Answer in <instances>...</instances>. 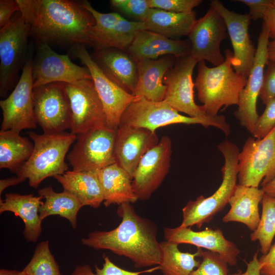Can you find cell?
Instances as JSON below:
<instances>
[{"label":"cell","instance_id":"6da1fadb","mask_svg":"<svg viewBox=\"0 0 275 275\" xmlns=\"http://www.w3.org/2000/svg\"><path fill=\"white\" fill-rule=\"evenodd\" d=\"M36 41L90 46L93 15L80 1L16 0Z\"/></svg>","mask_w":275,"mask_h":275},{"label":"cell","instance_id":"7a4b0ae2","mask_svg":"<svg viewBox=\"0 0 275 275\" xmlns=\"http://www.w3.org/2000/svg\"><path fill=\"white\" fill-rule=\"evenodd\" d=\"M117 213L122 218L117 227L108 231L91 232L81 239V243L127 257L137 268L159 265L161 253L155 224L138 214L129 203L120 205Z\"/></svg>","mask_w":275,"mask_h":275},{"label":"cell","instance_id":"3957f363","mask_svg":"<svg viewBox=\"0 0 275 275\" xmlns=\"http://www.w3.org/2000/svg\"><path fill=\"white\" fill-rule=\"evenodd\" d=\"M225 60L219 65L208 67L205 61L198 63V74L195 87L199 100L203 104L209 116H216L219 109L237 105L240 93L247 79L237 73L232 67L233 52L225 50Z\"/></svg>","mask_w":275,"mask_h":275},{"label":"cell","instance_id":"277c9868","mask_svg":"<svg viewBox=\"0 0 275 275\" xmlns=\"http://www.w3.org/2000/svg\"><path fill=\"white\" fill-rule=\"evenodd\" d=\"M28 134L33 141V151L16 174L25 180L28 179L29 185L36 188L46 178L68 171L65 158L76 140V135L66 132L40 134L30 131Z\"/></svg>","mask_w":275,"mask_h":275},{"label":"cell","instance_id":"5b68a950","mask_svg":"<svg viewBox=\"0 0 275 275\" xmlns=\"http://www.w3.org/2000/svg\"><path fill=\"white\" fill-rule=\"evenodd\" d=\"M224 158L222 168L223 180L221 185L211 196L205 198L201 195L195 201H189L182 208L181 227L196 225L199 229L209 223L222 211L233 194L237 186L239 149L236 144L229 140L217 145Z\"/></svg>","mask_w":275,"mask_h":275},{"label":"cell","instance_id":"8992f818","mask_svg":"<svg viewBox=\"0 0 275 275\" xmlns=\"http://www.w3.org/2000/svg\"><path fill=\"white\" fill-rule=\"evenodd\" d=\"M175 124H201L221 130L226 136L230 133V126L223 115L194 118L180 114L164 101L155 102L136 97L124 112L119 125L143 128L152 132L160 127Z\"/></svg>","mask_w":275,"mask_h":275},{"label":"cell","instance_id":"52a82bcc","mask_svg":"<svg viewBox=\"0 0 275 275\" xmlns=\"http://www.w3.org/2000/svg\"><path fill=\"white\" fill-rule=\"evenodd\" d=\"M30 36V24L20 12L0 29L1 97H5L12 89L24 64Z\"/></svg>","mask_w":275,"mask_h":275},{"label":"cell","instance_id":"ba28073f","mask_svg":"<svg viewBox=\"0 0 275 275\" xmlns=\"http://www.w3.org/2000/svg\"><path fill=\"white\" fill-rule=\"evenodd\" d=\"M238 184L258 187L275 178V127L264 138L245 141L238 155Z\"/></svg>","mask_w":275,"mask_h":275},{"label":"cell","instance_id":"9c48e42d","mask_svg":"<svg viewBox=\"0 0 275 275\" xmlns=\"http://www.w3.org/2000/svg\"><path fill=\"white\" fill-rule=\"evenodd\" d=\"M71 53L89 69L103 107L106 127L117 130L124 112L136 97L109 78L93 60L85 46L74 45Z\"/></svg>","mask_w":275,"mask_h":275},{"label":"cell","instance_id":"30bf717a","mask_svg":"<svg viewBox=\"0 0 275 275\" xmlns=\"http://www.w3.org/2000/svg\"><path fill=\"white\" fill-rule=\"evenodd\" d=\"M117 130L104 127L77 135L76 143L67 155L72 170L98 172L115 163Z\"/></svg>","mask_w":275,"mask_h":275},{"label":"cell","instance_id":"8fae6325","mask_svg":"<svg viewBox=\"0 0 275 275\" xmlns=\"http://www.w3.org/2000/svg\"><path fill=\"white\" fill-rule=\"evenodd\" d=\"M33 56L29 51L21 76L11 93L1 100L3 120L1 130L20 132L37 127L33 99Z\"/></svg>","mask_w":275,"mask_h":275},{"label":"cell","instance_id":"7c38bea8","mask_svg":"<svg viewBox=\"0 0 275 275\" xmlns=\"http://www.w3.org/2000/svg\"><path fill=\"white\" fill-rule=\"evenodd\" d=\"M33 99L36 121L44 133H60L70 129L71 109L64 83L33 88Z\"/></svg>","mask_w":275,"mask_h":275},{"label":"cell","instance_id":"4fadbf2b","mask_svg":"<svg viewBox=\"0 0 275 275\" xmlns=\"http://www.w3.org/2000/svg\"><path fill=\"white\" fill-rule=\"evenodd\" d=\"M80 3L95 20L90 34V46L94 50L114 48L127 51L136 34L147 30L144 22L127 20L117 13L100 12L88 1Z\"/></svg>","mask_w":275,"mask_h":275},{"label":"cell","instance_id":"5bb4252c","mask_svg":"<svg viewBox=\"0 0 275 275\" xmlns=\"http://www.w3.org/2000/svg\"><path fill=\"white\" fill-rule=\"evenodd\" d=\"M64 85L71 109V133L77 135L107 127L103 107L92 79Z\"/></svg>","mask_w":275,"mask_h":275},{"label":"cell","instance_id":"9a60e30c","mask_svg":"<svg viewBox=\"0 0 275 275\" xmlns=\"http://www.w3.org/2000/svg\"><path fill=\"white\" fill-rule=\"evenodd\" d=\"M36 42L37 49L32 67L34 88L50 83L72 84L92 79L88 68L73 63L68 54L58 53L47 43Z\"/></svg>","mask_w":275,"mask_h":275},{"label":"cell","instance_id":"2e32d148","mask_svg":"<svg viewBox=\"0 0 275 275\" xmlns=\"http://www.w3.org/2000/svg\"><path fill=\"white\" fill-rule=\"evenodd\" d=\"M198 62L190 55L176 59L173 67L166 73L163 82L166 91L163 101L179 112L189 117L206 118L204 106L197 105L194 100L195 84L192 75Z\"/></svg>","mask_w":275,"mask_h":275},{"label":"cell","instance_id":"e0dca14e","mask_svg":"<svg viewBox=\"0 0 275 275\" xmlns=\"http://www.w3.org/2000/svg\"><path fill=\"white\" fill-rule=\"evenodd\" d=\"M225 20L219 12L210 6L206 13L197 20L189 34L190 55L198 63L207 61L214 66L222 64L225 58L220 45L228 33Z\"/></svg>","mask_w":275,"mask_h":275},{"label":"cell","instance_id":"ac0fdd59","mask_svg":"<svg viewBox=\"0 0 275 275\" xmlns=\"http://www.w3.org/2000/svg\"><path fill=\"white\" fill-rule=\"evenodd\" d=\"M269 38L268 29L263 23L258 37L254 64L246 84L240 93L238 108L234 112L235 117L238 120L240 125L253 135L259 117L257 111V101L263 84L265 67L268 62Z\"/></svg>","mask_w":275,"mask_h":275},{"label":"cell","instance_id":"d6986e66","mask_svg":"<svg viewBox=\"0 0 275 275\" xmlns=\"http://www.w3.org/2000/svg\"><path fill=\"white\" fill-rule=\"evenodd\" d=\"M172 152V141L164 135L141 158L132 180L138 200L149 199L161 185L170 170Z\"/></svg>","mask_w":275,"mask_h":275},{"label":"cell","instance_id":"ffe728a7","mask_svg":"<svg viewBox=\"0 0 275 275\" xmlns=\"http://www.w3.org/2000/svg\"><path fill=\"white\" fill-rule=\"evenodd\" d=\"M210 6L219 12L226 23L234 51L232 61L233 69L248 79L256 52L249 34L251 20L250 15L230 11L218 0L211 1Z\"/></svg>","mask_w":275,"mask_h":275},{"label":"cell","instance_id":"44dd1931","mask_svg":"<svg viewBox=\"0 0 275 275\" xmlns=\"http://www.w3.org/2000/svg\"><path fill=\"white\" fill-rule=\"evenodd\" d=\"M159 142L155 132L143 128L119 125L115 144V161L132 179L143 156Z\"/></svg>","mask_w":275,"mask_h":275},{"label":"cell","instance_id":"7402d4cb","mask_svg":"<svg viewBox=\"0 0 275 275\" xmlns=\"http://www.w3.org/2000/svg\"><path fill=\"white\" fill-rule=\"evenodd\" d=\"M164 237L166 240L178 244H189L216 253L230 266L236 264L240 253L236 245L227 239L219 229L207 228L195 231L190 227L165 228Z\"/></svg>","mask_w":275,"mask_h":275},{"label":"cell","instance_id":"603a6c76","mask_svg":"<svg viewBox=\"0 0 275 275\" xmlns=\"http://www.w3.org/2000/svg\"><path fill=\"white\" fill-rule=\"evenodd\" d=\"M126 52L136 62L155 60L162 56L178 59L190 54L191 43L189 40L172 39L145 30L136 34Z\"/></svg>","mask_w":275,"mask_h":275},{"label":"cell","instance_id":"cb8c5ba5","mask_svg":"<svg viewBox=\"0 0 275 275\" xmlns=\"http://www.w3.org/2000/svg\"><path fill=\"white\" fill-rule=\"evenodd\" d=\"M93 60L105 74L133 95L138 81L136 61L126 52L114 48L95 50Z\"/></svg>","mask_w":275,"mask_h":275},{"label":"cell","instance_id":"d4e9b609","mask_svg":"<svg viewBox=\"0 0 275 275\" xmlns=\"http://www.w3.org/2000/svg\"><path fill=\"white\" fill-rule=\"evenodd\" d=\"M176 60L173 56H167L159 59L136 61L138 81L133 95L150 101H162L166 91L163 78Z\"/></svg>","mask_w":275,"mask_h":275},{"label":"cell","instance_id":"484cf974","mask_svg":"<svg viewBox=\"0 0 275 275\" xmlns=\"http://www.w3.org/2000/svg\"><path fill=\"white\" fill-rule=\"evenodd\" d=\"M42 199L41 196H34L32 194L8 193L4 200H0L1 214L11 212L23 221V234L28 241H37L42 232V221L40 218L39 210L43 203Z\"/></svg>","mask_w":275,"mask_h":275},{"label":"cell","instance_id":"4316f807","mask_svg":"<svg viewBox=\"0 0 275 275\" xmlns=\"http://www.w3.org/2000/svg\"><path fill=\"white\" fill-rule=\"evenodd\" d=\"M264 195L262 189L258 187L237 184L228 203L230 209L223 217V222H239L254 232L260 222L259 205Z\"/></svg>","mask_w":275,"mask_h":275},{"label":"cell","instance_id":"83f0119b","mask_svg":"<svg viewBox=\"0 0 275 275\" xmlns=\"http://www.w3.org/2000/svg\"><path fill=\"white\" fill-rule=\"evenodd\" d=\"M54 178L62 185L64 191L74 196L84 206L97 208L103 202L98 172L68 170Z\"/></svg>","mask_w":275,"mask_h":275},{"label":"cell","instance_id":"f1b7e54d","mask_svg":"<svg viewBox=\"0 0 275 275\" xmlns=\"http://www.w3.org/2000/svg\"><path fill=\"white\" fill-rule=\"evenodd\" d=\"M103 195V205L134 203L138 200L132 186V178L117 163L105 167L98 172Z\"/></svg>","mask_w":275,"mask_h":275},{"label":"cell","instance_id":"f546056e","mask_svg":"<svg viewBox=\"0 0 275 275\" xmlns=\"http://www.w3.org/2000/svg\"><path fill=\"white\" fill-rule=\"evenodd\" d=\"M196 19V13H177L150 8L144 21L147 30L172 39L188 36Z\"/></svg>","mask_w":275,"mask_h":275},{"label":"cell","instance_id":"4dcf8cb0","mask_svg":"<svg viewBox=\"0 0 275 275\" xmlns=\"http://www.w3.org/2000/svg\"><path fill=\"white\" fill-rule=\"evenodd\" d=\"M19 132L0 131V168L17 173L31 156L34 143Z\"/></svg>","mask_w":275,"mask_h":275},{"label":"cell","instance_id":"1f68e13d","mask_svg":"<svg viewBox=\"0 0 275 275\" xmlns=\"http://www.w3.org/2000/svg\"><path fill=\"white\" fill-rule=\"evenodd\" d=\"M38 193L45 199L39 210L42 221L50 215H59L68 220L73 229L76 228L77 213L84 206L74 196L65 191L56 193L51 186Z\"/></svg>","mask_w":275,"mask_h":275},{"label":"cell","instance_id":"d6a6232c","mask_svg":"<svg viewBox=\"0 0 275 275\" xmlns=\"http://www.w3.org/2000/svg\"><path fill=\"white\" fill-rule=\"evenodd\" d=\"M161 262L159 269L163 275H190L200 264L196 259L201 257L202 250L198 248L195 253L182 252L177 243L164 241L160 242Z\"/></svg>","mask_w":275,"mask_h":275},{"label":"cell","instance_id":"836d02e7","mask_svg":"<svg viewBox=\"0 0 275 275\" xmlns=\"http://www.w3.org/2000/svg\"><path fill=\"white\" fill-rule=\"evenodd\" d=\"M261 203L262 210L260 222L250 238L253 241H259L261 253L266 254L275 236V197L264 194Z\"/></svg>","mask_w":275,"mask_h":275},{"label":"cell","instance_id":"e575fe53","mask_svg":"<svg viewBox=\"0 0 275 275\" xmlns=\"http://www.w3.org/2000/svg\"><path fill=\"white\" fill-rule=\"evenodd\" d=\"M23 269L28 275H62L47 240L36 246L30 261Z\"/></svg>","mask_w":275,"mask_h":275},{"label":"cell","instance_id":"d590c367","mask_svg":"<svg viewBox=\"0 0 275 275\" xmlns=\"http://www.w3.org/2000/svg\"><path fill=\"white\" fill-rule=\"evenodd\" d=\"M201 257L200 265L190 275H229L228 264L218 254L203 251Z\"/></svg>","mask_w":275,"mask_h":275},{"label":"cell","instance_id":"8d00e7d4","mask_svg":"<svg viewBox=\"0 0 275 275\" xmlns=\"http://www.w3.org/2000/svg\"><path fill=\"white\" fill-rule=\"evenodd\" d=\"M102 257L104 260L102 267L100 268L95 265L94 272L89 264L77 265L71 275H140L141 273L148 271H128L116 265L105 254H103Z\"/></svg>","mask_w":275,"mask_h":275},{"label":"cell","instance_id":"74e56055","mask_svg":"<svg viewBox=\"0 0 275 275\" xmlns=\"http://www.w3.org/2000/svg\"><path fill=\"white\" fill-rule=\"evenodd\" d=\"M113 7L127 15L145 21L150 9L149 0H111Z\"/></svg>","mask_w":275,"mask_h":275},{"label":"cell","instance_id":"f35d334b","mask_svg":"<svg viewBox=\"0 0 275 275\" xmlns=\"http://www.w3.org/2000/svg\"><path fill=\"white\" fill-rule=\"evenodd\" d=\"M265 105V109L259 117L254 128L253 135L258 139L265 137L275 127V98Z\"/></svg>","mask_w":275,"mask_h":275},{"label":"cell","instance_id":"ab89813d","mask_svg":"<svg viewBox=\"0 0 275 275\" xmlns=\"http://www.w3.org/2000/svg\"><path fill=\"white\" fill-rule=\"evenodd\" d=\"M202 2V0H149L151 8L177 13L191 12Z\"/></svg>","mask_w":275,"mask_h":275},{"label":"cell","instance_id":"60d3db41","mask_svg":"<svg viewBox=\"0 0 275 275\" xmlns=\"http://www.w3.org/2000/svg\"><path fill=\"white\" fill-rule=\"evenodd\" d=\"M264 72L263 80L259 97L266 104L275 98V61H268Z\"/></svg>","mask_w":275,"mask_h":275},{"label":"cell","instance_id":"b9f144b4","mask_svg":"<svg viewBox=\"0 0 275 275\" xmlns=\"http://www.w3.org/2000/svg\"><path fill=\"white\" fill-rule=\"evenodd\" d=\"M242 3L250 8L249 15L251 20L263 19L267 10L271 6L272 0H237Z\"/></svg>","mask_w":275,"mask_h":275},{"label":"cell","instance_id":"7bdbcfd3","mask_svg":"<svg viewBox=\"0 0 275 275\" xmlns=\"http://www.w3.org/2000/svg\"><path fill=\"white\" fill-rule=\"evenodd\" d=\"M19 7L16 0L0 1V28L6 25L12 19Z\"/></svg>","mask_w":275,"mask_h":275},{"label":"cell","instance_id":"ee69618b","mask_svg":"<svg viewBox=\"0 0 275 275\" xmlns=\"http://www.w3.org/2000/svg\"><path fill=\"white\" fill-rule=\"evenodd\" d=\"M261 275H275V243L259 258Z\"/></svg>","mask_w":275,"mask_h":275},{"label":"cell","instance_id":"f6af8a7d","mask_svg":"<svg viewBox=\"0 0 275 275\" xmlns=\"http://www.w3.org/2000/svg\"><path fill=\"white\" fill-rule=\"evenodd\" d=\"M263 22L267 26L269 38L275 39V0H272V4L267 10L263 19Z\"/></svg>","mask_w":275,"mask_h":275},{"label":"cell","instance_id":"bcb514c9","mask_svg":"<svg viewBox=\"0 0 275 275\" xmlns=\"http://www.w3.org/2000/svg\"><path fill=\"white\" fill-rule=\"evenodd\" d=\"M258 252H256L253 259L247 264L245 272H242L241 271H239L229 275H261V265L258 258Z\"/></svg>","mask_w":275,"mask_h":275},{"label":"cell","instance_id":"7dc6e473","mask_svg":"<svg viewBox=\"0 0 275 275\" xmlns=\"http://www.w3.org/2000/svg\"><path fill=\"white\" fill-rule=\"evenodd\" d=\"M24 180V179L18 176L1 179L0 180V195H2L6 188L19 184Z\"/></svg>","mask_w":275,"mask_h":275},{"label":"cell","instance_id":"c3c4849f","mask_svg":"<svg viewBox=\"0 0 275 275\" xmlns=\"http://www.w3.org/2000/svg\"><path fill=\"white\" fill-rule=\"evenodd\" d=\"M261 189L264 194L275 197V178L270 182L262 185Z\"/></svg>","mask_w":275,"mask_h":275},{"label":"cell","instance_id":"681fc988","mask_svg":"<svg viewBox=\"0 0 275 275\" xmlns=\"http://www.w3.org/2000/svg\"><path fill=\"white\" fill-rule=\"evenodd\" d=\"M267 59L269 61H275V39L268 43Z\"/></svg>","mask_w":275,"mask_h":275},{"label":"cell","instance_id":"f907efd6","mask_svg":"<svg viewBox=\"0 0 275 275\" xmlns=\"http://www.w3.org/2000/svg\"><path fill=\"white\" fill-rule=\"evenodd\" d=\"M0 275H28V274L23 269L19 271L3 268L0 269Z\"/></svg>","mask_w":275,"mask_h":275}]
</instances>
